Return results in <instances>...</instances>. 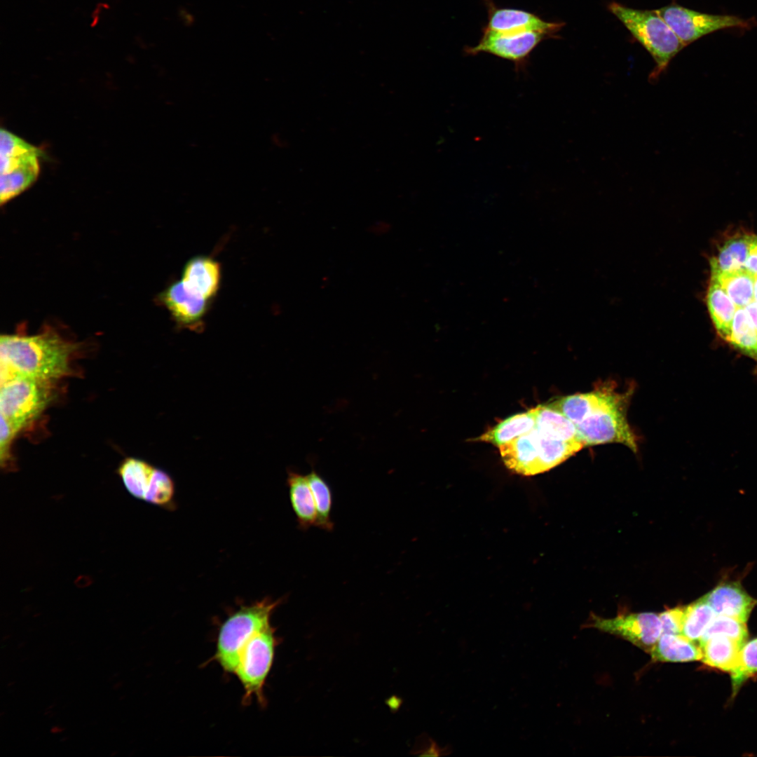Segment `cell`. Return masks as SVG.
Masks as SVG:
<instances>
[{"label": "cell", "mask_w": 757, "mask_h": 757, "mask_svg": "<svg viewBox=\"0 0 757 757\" xmlns=\"http://www.w3.org/2000/svg\"><path fill=\"white\" fill-rule=\"evenodd\" d=\"M175 483L165 471L155 468L144 501L163 508L174 506Z\"/></svg>", "instance_id": "28"}, {"label": "cell", "mask_w": 757, "mask_h": 757, "mask_svg": "<svg viewBox=\"0 0 757 757\" xmlns=\"http://www.w3.org/2000/svg\"><path fill=\"white\" fill-rule=\"evenodd\" d=\"M479 42L473 46H465L464 52L468 55L489 53L512 62L517 71L524 70L533 50L550 36L538 32L503 34L482 28Z\"/></svg>", "instance_id": "9"}, {"label": "cell", "mask_w": 757, "mask_h": 757, "mask_svg": "<svg viewBox=\"0 0 757 757\" xmlns=\"http://www.w3.org/2000/svg\"><path fill=\"white\" fill-rule=\"evenodd\" d=\"M757 673V637L746 641L741 647L737 667L731 673L732 695L742 684Z\"/></svg>", "instance_id": "29"}, {"label": "cell", "mask_w": 757, "mask_h": 757, "mask_svg": "<svg viewBox=\"0 0 757 757\" xmlns=\"http://www.w3.org/2000/svg\"><path fill=\"white\" fill-rule=\"evenodd\" d=\"M752 238L751 235H744L727 240L710 260L711 273L746 269Z\"/></svg>", "instance_id": "23"}, {"label": "cell", "mask_w": 757, "mask_h": 757, "mask_svg": "<svg viewBox=\"0 0 757 757\" xmlns=\"http://www.w3.org/2000/svg\"><path fill=\"white\" fill-rule=\"evenodd\" d=\"M308 483L313 496L317 512L316 526L327 531H332L334 523L331 518L332 493L325 480L313 470L307 475Z\"/></svg>", "instance_id": "27"}, {"label": "cell", "mask_w": 757, "mask_h": 757, "mask_svg": "<svg viewBox=\"0 0 757 757\" xmlns=\"http://www.w3.org/2000/svg\"><path fill=\"white\" fill-rule=\"evenodd\" d=\"M754 278L746 269L711 273V280L721 285L737 308H744L754 300Z\"/></svg>", "instance_id": "24"}, {"label": "cell", "mask_w": 757, "mask_h": 757, "mask_svg": "<svg viewBox=\"0 0 757 757\" xmlns=\"http://www.w3.org/2000/svg\"><path fill=\"white\" fill-rule=\"evenodd\" d=\"M685 606L668 608L660 613L662 634H681Z\"/></svg>", "instance_id": "32"}, {"label": "cell", "mask_w": 757, "mask_h": 757, "mask_svg": "<svg viewBox=\"0 0 757 757\" xmlns=\"http://www.w3.org/2000/svg\"><path fill=\"white\" fill-rule=\"evenodd\" d=\"M281 601L266 597L241 606L221 624L214 660L226 672L234 674L243 647L257 632L271 624V615Z\"/></svg>", "instance_id": "3"}, {"label": "cell", "mask_w": 757, "mask_h": 757, "mask_svg": "<svg viewBox=\"0 0 757 757\" xmlns=\"http://www.w3.org/2000/svg\"><path fill=\"white\" fill-rule=\"evenodd\" d=\"M745 268L753 274L757 275V236H753Z\"/></svg>", "instance_id": "33"}, {"label": "cell", "mask_w": 757, "mask_h": 757, "mask_svg": "<svg viewBox=\"0 0 757 757\" xmlns=\"http://www.w3.org/2000/svg\"><path fill=\"white\" fill-rule=\"evenodd\" d=\"M62 728L57 727V726L54 727V728H53L51 729V732H54V733H55V732L57 733V732H62Z\"/></svg>", "instance_id": "35"}, {"label": "cell", "mask_w": 757, "mask_h": 757, "mask_svg": "<svg viewBox=\"0 0 757 757\" xmlns=\"http://www.w3.org/2000/svg\"><path fill=\"white\" fill-rule=\"evenodd\" d=\"M743 644L724 636H715L700 643L703 663L730 674L737 667Z\"/></svg>", "instance_id": "17"}, {"label": "cell", "mask_w": 757, "mask_h": 757, "mask_svg": "<svg viewBox=\"0 0 757 757\" xmlns=\"http://www.w3.org/2000/svg\"><path fill=\"white\" fill-rule=\"evenodd\" d=\"M18 432L1 416L0 461L5 471L16 470L15 460L11 453V444Z\"/></svg>", "instance_id": "31"}, {"label": "cell", "mask_w": 757, "mask_h": 757, "mask_svg": "<svg viewBox=\"0 0 757 757\" xmlns=\"http://www.w3.org/2000/svg\"><path fill=\"white\" fill-rule=\"evenodd\" d=\"M221 267L212 257L204 255L191 258L182 269L181 281L191 293L212 301L221 282Z\"/></svg>", "instance_id": "13"}, {"label": "cell", "mask_w": 757, "mask_h": 757, "mask_svg": "<svg viewBox=\"0 0 757 757\" xmlns=\"http://www.w3.org/2000/svg\"><path fill=\"white\" fill-rule=\"evenodd\" d=\"M588 626L619 636L648 653L662 634L659 613L650 612L621 614L613 618L593 615Z\"/></svg>", "instance_id": "10"}, {"label": "cell", "mask_w": 757, "mask_h": 757, "mask_svg": "<svg viewBox=\"0 0 757 757\" xmlns=\"http://www.w3.org/2000/svg\"><path fill=\"white\" fill-rule=\"evenodd\" d=\"M1 205L16 197L37 179L43 151L15 134L1 129Z\"/></svg>", "instance_id": "5"}, {"label": "cell", "mask_w": 757, "mask_h": 757, "mask_svg": "<svg viewBox=\"0 0 757 757\" xmlns=\"http://www.w3.org/2000/svg\"><path fill=\"white\" fill-rule=\"evenodd\" d=\"M80 345L50 326L34 335L22 332L1 335V383L17 375L50 383L67 376Z\"/></svg>", "instance_id": "1"}, {"label": "cell", "mask_w": 757, "mask_h": 757, "mask_svg": "<svg viewBox=\"0 0 757 757\" xmlns=\"http://www.w3.org/2000/svg\"><path fill=\"white\" fill-rule=\"evenodd\" d=\"M487 11L486 29L503 33L538 32L552 38L564 25V22H547L538 15L517 8L498 7L492 0H484Z\"/></svg>", "instance_id": "11"}, {"label": "cell", "mask_w": 757, "mask_h": 757, "mask_svg": "<svg viewBox=\"0 0 757 757\" xmlns=\"http://www.w3.org/2000/svg\"><path fill=\"white\" fill-rule=\"evenodd\" d=\"M655 11L669 26L684 47L716 31L730 28L747 29L755 23L752 19L702 13L675 3Z\"/></svg>", "instance_id": "8"}, {"label": "cell", "mask_w": 757, "mask_h": 757, "mask_svg": "<svg viewBox=\"0 0 757 757\" xmlns=\"http://www.w3.org/2000/svg\"><path fill=\"white\" fill-rule=\"evenodd\" d=\"M156 468L137 458H125L117 473L127 491L134 498L144 500Z\"/></svg>", "instance_id": "21"}, {"label": "cell", "mask_w": 757, "mask_h": 757, "mask_svg": "<svg viewBox=\"0 0 757 757\" xmlns=\"http://www.w3.org/2000/svg\"><path fill=\"white\" fill-rule=\"evenodd\" d=\"M716 615L702 596L685 606L681 634L692 641H700Z\"/></svg>", "instance_id": "26"}, {"label": "cell", "mask_w": 757, "mask_h": 757, "mask_svg": "<svg viewBox=\"0 0 757 757\" xmlns=\"http://www.w3.org/2000/svg\"><path fill=\"white\" fill-rule=\"evenodd\" d=\"M608 10L653 57L655 67L648 79L655 83L683 45L655 10L632 8L615 1L609 4Z\"/></svg>", "instance_id": "2"}, {"label": "cell", "mask_w": 757, "mask_h": 757, "mask_svg": "<svg viewBox=\"0 0 757 757\" xmlns=\"http://www.w3.org/2000/svg\"><path fill=\"white\" fill-rule=\"evenodd\" d=\"M728 342L757 360V328L744 308H737Z\"/></svg>", "instance_id": "25"}, {"label": "cell", "mask_w": 757, "mask_h": 757, "mask_svg": "<svg viewBox=\"0 0 757 757\" xmlns=\"http://www.w3.org/2000/svg\"><path fill=\"white\" fill-rule=\"evenodd\" d=\"M289 498L298 526L303 530L316 526L317 512L307 475L288 472Z\"/></svg>", "instance_id": "15"}, {"label": "cell", "mask_w": 757, "mask_h": 757, "mask_svg": "<svg viewBox=\"0 0 757 757\" xmlns=\"http://www.w3.org/2000/svg\"><path fill=\"white\" fill-rule=\"evenodd\" d=\"M753 298L754 301L757 303V275H755L754 278Z\"/></svg>", "instance_id": "34"}, {"label": "cell", "mask_w": 757, "mask_h": 757, "mask_svg": "<svg viewBox=\"0 0 757 757\" xmlns=\"http://www.w3.org/2000/svg\"><path fill=\"white\" fill-rule=\"evenodd\" d=\"M535 425V409L533 408L505 418L475 440L500 447L528 432Z\"/></svg>", "instance_id": "18"}, {"label": "cell", "mask_w": 757, "mask_h": 757, "mask_svg": "<svg viewBox=\"0 0 757 757\" xmlns=\"http://www.w3.org/2000/svg\"><path fill=\"white\" fill-rule=\"evenodd\" d=\"M604 394L605 386L589 393L561 397L547 404L560 411L575 425L599 405Z\"/></svg>", "instance_id": "22"}, {"label": "cell", "mask_w": 757, "mask_h": 757, "mask_svg": "<svg viewBox=\"0 0 757 757\" xmlns=\"http://www.w3.org/2000/svg\"><path fill=\"white\" fill-rule=\"evenodd\" d=\"M715 636H727L744 644L748 637L746 622L728 616L716 615L699 641Z\"/></svg>", "instance_id": "30"}, {"label": "cell", "mask_w": 757, "mask_h": 757, "mask_svg": "<svg viewBox=\"0 0 757 757\" xmlns=\"http://www.w3.org/2000/svg\"><path fill=\"white\" fill-rule=\"evenodd\" d=\"M703 597L716 615L728 616L744 622L757 604V600L735 582L721 583Z\"/></svg>", "instance_id": "14"}, {"label": "cell", "mask_w": 757, "mask_h": 757, "mask_svg": "<svg viewBox=\"0 0 757 757\" xmlns=\"http://www.w3.org/2000/svg\"><path fill=\"white\" fill-rule=\"evenodd\" d=\"M157 299L177 326L194 330L202 327L211 303L187 290L181 280L169 285Z\"/></svg>", "instance_id": "12"}, {"label": "cell", "mask_w": 757, "mask_h": 757, "mask_svg": "<svg viewBox=\"0 0 757 757\" xmlns=\"http://www.w3.org/2000/svg\"><path fill=\"white\" fill-rule=\"evenodd\" d=\"M53 383L17 375L1 383L0 412L18 432L38 417L52 398Z\"/></svg>", "instance_id": "6"}, {"label": "cell", "mask_w": 757, "mask_h": 757, "mask_svg": "<svg viewBox=\"0 0 757 757\" xmlns=\"http://www.w3.org/2000/svg\"><path fill=\"white\" fill-rule=\"evenodd\" d=\"M707 304L718 335L728 342L733 318L737 308L721 285L711 279L708 288Z\"/></svg>", "instance_id": "20"}, {"label": "cell", "mask_w": 757, "mask_h": 757, "mask_svg": "<svg viewBox=\"0 0 757 757\" xmlns=\"http://www.w3.org/2000/svg\"><path fill=\"white\" fill-rule=\"evenodd\" d=\"M629 399V392L620 393L613 390L611 386H606L605 396L600 404L582 422L575 425L585 447L619 443L636 451V437L627 419Z\"/></svg>", "instance_id": "4"}, {"label": "cell", "mask_w": 757, "mask_h": 757, "mask_svg": "<svg viewBox=\"0 0 757 757\" xmlns=\"http://www.w3.org/2000/svg\"><path fill=\"white\" fill-rule=\"evenodd\" d=\"M275 628L268 625L257 632L243 647L234 674L244 689L243 702L255 696L263 705L264 686L273 664L278 639Z\"/></svg>", "instance_id": "7"}, {"label": "cell", "mask_w": 757, "mask_h": 757, "mask_svg": "<svg viewBox=\"0 0 757 757\" xmlns=\"http://www.w3.org/2000/svg\"><path fill=\"white\" fill-rule=\"evenodd\" d=\"M534 409L535 428L541 434L554 439L583 444L575 424L560 411L547 404H540Z\"/></svg>", "instance_id": "19"}, {"label": "cell", "mask_w": 757, "mask_h": 757, "mask_svg": "<svg viewBox=\"0 0 757 757\" xmlns=\"http://www.w3.org/2000/svg\"><path fill=\"white\" fill-rule=\"evenodd\" d=\"M652 660L686 662L702 660L700 646L681 634H662L649 653Z\"/></svg>", "instance_id": "16"}]
</instances>
